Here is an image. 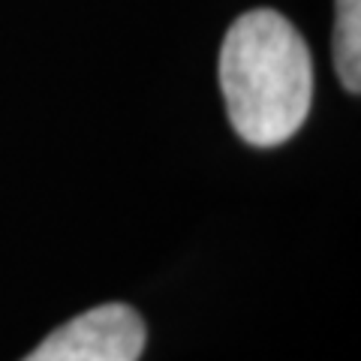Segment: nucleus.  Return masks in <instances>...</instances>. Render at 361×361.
Returning a JSON list of instances; mask_svg holds the SVG:
<instances>
[{"label":"nucleus","mask_w":361,"mask_h":361,"mask_svg":"<svg viewBox=\"0 0 361 361\" xmlns=\"http://www.w3.org/2000/svg\"><path fill=\"white\" fill-rule=\"evenodd\" d=\"M220 87L235 133L253 148H277L310 111L313 66L301 33L274 9H250L226 30Z\"/></svg>","instance_id":"f257e3e1"},{"label":"nucleus","mask_w":361,"mask_h":361,"mask_svg":"<svg viewBox=\"0 0 361 361\" xmlns=\"http://www.w3.org/2000/svg\"><path fill=\"white\" fill-rule=\"evenodd\" d=\"M148 329L130 304H99L75 316L21 361H139Z\"/></svg>","instance_id":"f03ea898"},{"label":"nucleus","mask_w":361,"mask_h":361,"mask_svg":"<svg viewBox=\"0 0 361 361\" xmlns=\"http://www.w3.org/2000/svg\"><path fill=\"white\" fill-rule=\"evenodd\" d=\"M334 66L349 94L361 90V0H337Z\"/></svg>","instance_id":"7ed1b4c3"}]
</instances>
